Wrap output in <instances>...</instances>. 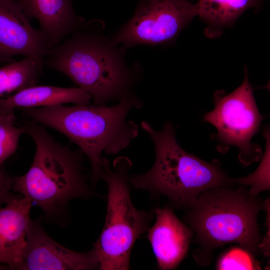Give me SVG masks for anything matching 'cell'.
<instances>
[{
    "label": "cell",
    "mask_w": 270,
    "mask_h": 270,
    "mask_svg": "<svg viewBox=\"0 0 270 270\" xmlns=\"http://www.w3.org/2000/svg\"><path fill=\"white\" fill-rule=\"evenodd\" d=\"M264 205V200L252 196L247 186L242 185L220 186L202 192L184 216L198 246L192 253L197 264L209 265L214 250L230 243L238 244L254 256L261 254L258 216Z\"/></svg>",
    "instance_id": "1"
},
{
    "label": "cell",
    "mask_w": 270,
    "mask_h": 270,
    "mask_svg": "<svg viewBox=\"0 0 270 270\" xmlns=\"http://www.w3.org/2000/svg\"><path fill=\"white\" fill-rule=\"evenodd\" d=\"M142 106L134 95L110 106L58 104L20 109L30 120L56 130L80 148L90 160L94 184L103 179L102 152L116 154L138 136V125L127 116L132 109Z\"/></svg>",
    "instance_id": "2"
},
{
    "label": "cell",
    "mask_w": 270,
    "mask_h": 270,
    "mask_svg": "<svg viewBox=\"0 0 270 270\" xmlns=\"http://www.w3.org/2000/svg\"><path fill=\"white\" fill-rule=\"evenodd\" d=\"M22 126L36 150L28 171L14 177L12 189L38 206L47 220L62 225L69 202L92 194L84 172L83 153L56 142L40 124L30 120Z\"/></svg>",
    "instance_id": "3"
},
{
    "label": "cell",
    "mask_w": 270,
    "mask_h": 270,
    "mask_svg": "<svg viewBox=\"0 0 270 270\" xmlns=\"http://www.w3.org/2000/svg\"><path fill=\"white\" fill-rule=\"evenodd\" d=\"M141 127L153 142L155 160L147 172L129 177L134 188L164 196L173 206L186 210L206 190L237 185L218 160L208 162L184 150L171 122H166L160 130L146 121Z\"/></svg>",
    "instance_id": "4"
},
{
    "label": "cell",
    "mask_w": 270,
    "mask_h": 270,
    "mask_svg": "<svg viewBox=\"0 0 270 270\" xmlns=\"http://www.w3.org/2000/svg\"><path fill=\"white\" fill-rule=\"evenodd\" d=\"M78 28L50 50L44 64L67 76L90 96L95 104L106 106L134 96L131 90L136 78L123 61L122 50Z\"/></svg>",
    "instance_id": "5"
},
{
    "label": "cell",
    "mask_w": 270,
    "mask_h": 270,
    "mask_svg": "<svg viewBox=\"0 0 270 270\" xmlns=\"http://www.w3.org/2000/svg\"><path fill=\"white\" fill-rule=\"evenodd\" d=\"M131 166V161L125 156L116 158L112 166L102 158L108 194L104 226L94 244L100 270H128L133 246L148 230L154 216V212L138 210L132 202L128 184Z\"/></svg>",
    "instance_id": "6"
},
{
    "label": "cell",
    "mask_w": 270,
    "mask_h": 270,
    "mask_svg": "<svg viewBox=\"0 0 270 270\" xmlns=\"http://www.w3.org/2000/svg\"><path fill=\"white\" fill-rule=\"evenodd\" d=\"M214 101V108L203 116V120L216 128L217 132L212 136L218 143L219 152H224L232 146L238 148V160L242 164L260 160L262 148L252 140L266 116L258 110L246 66L242 84L228 94L224 90L216 92Z\"/></svg>",
    "instance_id": "7"
},
{
    "label": "cell",
    "mask_w": 270,
    "mask_h": 270,
    "mask_svg": "<svg viewBox=\"0 0 270 270\" xmlns=\"http://www.w3.org/2000/svg\"><path fill=\"white\" fill-rule=\"evenodd\" d=\"M197 15V4L186 0H142L111 43L123 50L140 44H167Z\"/></svg>",
    "instance_id": "8"
},
{
    "label": "cell",
    "mask_w": 270,
    "mask_h": 270,
    "mask_svg": "<svg viewBox=\"0 0 270 270\" xmlns=\"http://www.w3.org/2000/svg\"><path fill=\"white\" fill-rule=\"evenodd\" d=\"M99 268L93 248L72 250L56 242L44 230L40 220L30 222L20 270H89Z\"/></svg>",
    "instance_id": "9"
},
{
    "label": "cell",
    "mask_w": 270,
    "mask_h": 270,
    "mask_svg": "<svg viewBox=\"0 0 270 270\" xmlns=\"http://www.w3.org/2000/svg\"><path fill=\"white\" fill-rule=\"evenodd\" d=\"M16 0H0V64L17 55L45 58L51 49L48 38L30 24Z\"/></svg>",
    "instance_id": "10"
},
{
    "label": "cell",
    "mask_w": 270,
    "mask_h": 270,
    "mask_svg": "<svg viewBox=\"0 0 270 270\" xmlns=\"http://www.w3.org/2000/svg\"><path fill=\"white\" fill-rule=\"evenodd\" d=\"M154 214L156 222L148 228L147 238L158 268L163 270L176 268L188 252L194 232L178 218L170 208H158Z\"/></svg>",
    "instance_id": "11"
},
{
    "label": "cell",
    "mask_w": 270,
    "mask_h": 270,
    "mask_svg": "<svg viewBox=\"0 0 270 270\" xmlns=\"http://www.w3.org/2000/svg\"><path fill=\"white\" fill-rule=\"evenodd\" d=\"M31 200L22 196L0 206V262L20 270L30 220Z\"/></svg>",
    "instance_id": "12"
},
{
    "label": "cell",
    "mask_w": 270,
    "mask_h": 270,
    "mask_svg": "<svg viewBox=\"0 0 270 270\" xmlns=\"http://www.w3.org/2000/svg\"><path fill=\"white\" fill-rule=\"evenodd\" d=\"M29 20L36 19L51 48L82 24L74 12L72 0H16Z\"/></svg>",
    "instance_id": "13"
},
{
    "label": "cell",
    "mask_w": 270,
    "mask_h": 270,
    "mask_svg": "<svg viewBox=\"0 0 270 270\" xmlns=\"http://www.w3.org/2000/svg\"><path fill=\"white\" fill-rule=\"evenodd\" d=\"M92 98L78 87L34 86L6 98H0V113L14 112L16 108H38L67 103L89 104Z\"/></svg>",
    "instance_id": "14"
},
{
    "label": "cell",
    "mask_w": 270,
    "mask_h": 270,
    "mask_svg": "<svg viewBox=\"0 0 270 270\" xmlns=\"http://www.w3.org/2000/svg\"><path fill=\"white\" fill-rule=\"evenodd\" d=\"M44 58L26 56L0 65V98L36 86L42 72Z\"/></svg>",
    "instance_id": "15"
},
{
    "label": "cell",
    "mask_w": 270,
    "mask_h": 270,
    "mask_svg": "<svg viewBox=\"0 0 270 270\" xmlns=\"http://www.w3.org/2000/svg\"><path fill=\"white\" fill-rule=\"evenodd\" d=\"M260 0H200L198 15L210 26L220 29L232 26L248 8L256 6Z\"/></svg>",
    "instance_id": "16"
},
{
    "label": "cell",
    "mask_w": 270,
    "mask_h": 270,
    "mask_svg": "<svg viewBox=\"0 0 270 270\" xmlns=\"http://www.w3.org/2000/svg\"><path fill=\"white\" fill-rule=\"evenodd\" d=\"M263 135L266 138V144L260 164L256 170L249 175L234 178L237 185L250 186V193L254 196H258L260 192L270 189V140L268 126L264 130Z\"/></svg>",
    "instance_id": "17"
},
{
    "label": "cell",
    "mask_w": 270,
    "mask_h": 270,
    "mask_svg": "<svg viewBox=\"0 0 270 270\" xmlns=\"http://www.w3.org/2000/svg\"><path fill=\"white\" fill-rule=\"evenodd\" d=\"M14 112L0 113V169L4 162L17 150L22 134L24 133L22 126H15Z\"/></svg>",
    "instance_id": "18"
},
{
    "label": "cell",
    "mask_w": 270,
    "mask_h": 270,
    "mask_svg": "<svg viewBox=\"0 0 270 270\" xmlns=\"http://www.w3.org/2000/svg\"><path fill=\"white\" fill-rule=\"evenodd\" d=\"M216 268L220 270H260V264L252 254L239 248H232L218 258Z\"/></svg>",
    "instance_id": "19"
},
{
    "label": "cell",
    "mask_w": 270,
    "mask_h": 270,
    "mask_svg": "<svg viewBox=\"0 0 270 270\" xmlns=\"http://www.w3.org/2000/svg\"><path fill=\"white\" fill-rule=\"evenodd\" d=\"M13 181L14 177L2 168L0 169V206L2 204L10 203L22 196L11 192Z\"/></svg>",
    "instance_id": "20"
},
{
    "label": "cell",
    "mask_w": 270,
    "mask_h": 270,
    "mask_svg": "<svg viewBox=\"0 0 270 270\" xmlns=\"http://www.w3.org/2000/svg\"><path fill=\"white\" fill-rule=\"evenodd\" d=\"M270 198H267L264 200V208L266 212V232L264 238L261 240L260 244V250L261 252L264 256H270Z\"/></svg>",
    "instance_id": "21"
},
{
    "label": "cell",
    "mask_w": 270,
    "mask_h": 270,
    "mask_svg": "<svg viewBox=\"0 0 270 270\" xmlns=\"http://www.w3.org/2000/svg\"><path fill=\"white\" fill-rule=\"evenodd\" d=\"M10 270V267L0 262V270Z\"/></svg>",
    "instance_id": "22"
}]
</instances>
